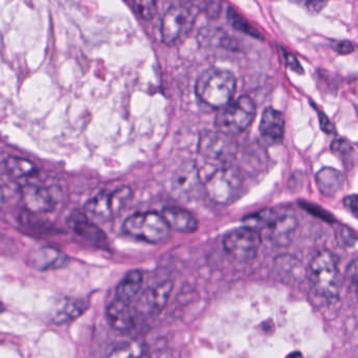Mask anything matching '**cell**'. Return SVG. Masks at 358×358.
<instances>
[{
  "mask_svg": "<svg viewBox=\"0 0 358 358\" xmlns=\"http://www.w3.org/2000/svg\"><path fill=\"white\" fill-rule=\"evenodd\" d=\"M237 82L231 71L210 67L204 71L196 81L198 98L213 109H223L235 96Z\"/></svg>",
  "mask_w": 358,
  "mask_h": 358,
  "instance_id": "cell-1",
  "label": "cell"
},
{
  "mask_svg": "<svg viewBox=\"0 0 358 358\" xmlns=\"http://www.w3.org/2000/svg\"><path fill=\"white\" fill-rule=\"evenodd\" d=\"M307 277L315 294L324 298H336L340 291L338 259L329 250L317 252L307 270Z\"/></svg>",
  "mask_w": 358,
  "mask_h": 358,
  "instance_id": "cell-2",
  "label": "cell"
},
{
  "mask_svg": "<svg viewBox=\"0 0 358 358\" xmlns=\"http://www.w3.org/2000/svg\"><path fill=\"white\" fill-rule=\"evenodd\" d=\"M132 197L134 191L128 186L102 191L86 203V216L96 222H108L121 214Z\"/></svg>",
  "mask_w": 358,
  "mask_h": 358,
  "instance_id": "cell-3",
  "label": "cell"
},
{
  "mask_svg": "<svg viewBox=\"0 0 358 358\" xmlns=\"http://www.w3.org/2000/svg\"><path fill=\"white\" fill-rule=\"evenodd\" d=\"M123 230L129 237L151 244L163 243L170 235L165 219L155 212L132 214L124 222Z\"/></svg>",
  "mask_w": 358,
  "mask_h": 358,
  "instance_id": "cell-4",
  "label": "cell"
},
{
  "mask_svg": "<svg viewBox=\"0 0 358 358\" xmlns=\"http://www.w3.org/2000/svg\"><path fill=\"white\" fill-rule=\"evenodd\" d=\"M243 187V177L235 167L215 170L204 183V191L213 202L229 205L239 197Z\"/></svg>",
  "mask_w": 358,
  "mask_h": 358,
  "instance_id": "cell-5",
  "label": "cell"
},
{
  "mask_svg": "<svg viewBox=\"0 0 358 358\" xmlns=\"http://www.w3.org/2000/svg\"><path fill=\"white\" fill-rule=\"evenodd\" d=\"M256 116V105L248 96H242L237 100L223 107L216 118V128L219 132L229 136H235L244 132L252 124Z\"/></svg>",
  "mask_w": 358,
  "mask_h": 358,
  "instance_id": "cell-6",
  "label": "cell"
},
{
  "mask_svg": "<svg viewBox=\"0 0 358 358\" xmlns=\"http://www.w3.org/2000/svg\"><path fill=\"white\" fill-rule=\"evenodd\" d=\"M261 243V233L246 226L229 231L223 239V247L227 254L240 262L254 260L260 249Z\"/></svg>",
  "mask_w": 358,
  "mask_h": 358,
  "instance_id": "cell-7",
  "label": "cell"
},
{
  "mask_svg": "<svg viewBox=\"0 0 358 358\" xmlns=\"http://www.w3.org/2000/svg\"><path fill=\"white\" fill-rule=\"evenodd\" d=\"M193 8L185 4H176L166 11L162 20V39L166 44L176 43L189 33L195 21Z\"/></svg>",
  "mask_w": 358,
  "mask_h": 358,
  "instance_id": "cell-8",
  "label": "cell"
},
{
  "mask_svg": "<svg viewBox=\"0 0 358 358\" xmlns=\"http://www.w3.org/2000/svg\"><path fill=\"white\" fill-rule=\"evenodd\" d=\"M198 149L200 155L213 161L229 162L236 157L238 153V145L233 136L224 132H202L200 136Z\"/></svg>",
  "mask_w": 358,
  "mask_h": 358,
  "instance_id": "cell-9",
  "label": "cell"
},
{
  "mask_svg": "<svg viewBox=\"0 0 358 358\" xmlns=\"http://www.w3.org/2000/svg\"><path fill=\"white\" fill-rule=\"evenodd\" d=\"M21 198L25 208L33 214L52 212L57 205V200L52 191L41 185H24L21 188Z\"/></svg>",
  "mask_w": 358,
  "mask_h": 358,
  "instance_id": "cell-10",
  "label": "cell"
},
{
  "mask_svg": "<svg viewBox=\"0 0 358 358\" xmlns=\"http://www.w3.org/2000/svg\"><path fill=\"white\" fill-rule=\"evenodd\" d=\"M173 290V283L166 281L157 284L143 294L140 301V309L142 312L150 315H157L167 306L168 301Z\"/></svg>",
  "mask_w": 358,
  "mask_h": 358,
  "instance_id": "cell-11",
  "label": "cell"
},
{
  "mask_svg": "<svg viewBox=\"0 0 358 358\" xmlns=\"http://www.w3.org/2000/svg\"><path fill=\"white\" fill-rule=\"evenodd\" d=\"M27 262L38 271L56 270L66 266L69 258L56 248L40 247L29 252Z\"/></svg>",
  "mask_w": 358,
  "mask_h": 358,
  "instance_id": "cell-12",
  "label": "cell"
},
{
  "mask_svg": "<svg viewBox=\"0 0 358 358\" xmlns=\"http://www.w3.org/2000/svg\"><path fill=\"white\" fill-rule=\"evenodd\" d=\"M162 216L165 219L170 229H173L178 233H193L197 231L199 227L197 219L191 212L176 206L164 208Z\"/></svg>",
  "mask_w": 358,
  "mask_h": 358,
  "instance_id": "cell-13",
  "label": "cell"
},
{
  "mask_svg": "<svg viewBox=\"0 0 358 358\" xmlns=\"http://www.w3.org/2000/svg\"><path fill=\"white\" fill-rule=\"evenodd\" d=\"M284 130L285 120L283 113L273 107H267L261 118V135L273 142H279L283 139Z\"/></svg>",
  "mask_w": 358,
  "mask_h": 358,
  "instance_id": "cell-14",
  "label": "cell"
},
{
  "mask_svg": "<svg viewBox=\"0 0 358 358\" xmlns=\"http://www.w3.org/2000/svg\"><path fill=\"white\" fill-rule=\"evenodd\" d=\"M109 325L120 332H127L134 326V317L127 303L115 300L109 305L106 311Z\"/></svg>",
  "mask_w": 358,
  "mask_h": 358,
  "instance_id": "cell-15",
  "label": "cell"
},
{
  "mask_svg": "<svg viewBox=\"0 0 358 358\" xmlns=\"http://www.w3.org/2000/svg\"><path fill=\"white\" fill-rule=\"evenodd\" d=\"M69 225L80 237L92 242H102L105 235L83 212H75L69 218Z\"/></svg>",
  "mask_w": 358,
  "mask_h": 358,
  "instance_id": "cell-16",
  "label": "cell"
},
{
  "mask_svg": "<svg viewBox=\"0 0 358 358\" xmlns=\"http://www.w3.org/2000/svg\"><path fill=\"white\" fill-rule=\"evenodd\" d=\"M317 187L324 195L332 197L344 186V176L334 168L326 167L320 170L315 176Z\"/></svg>",
  "mask_w": 358,
  "mask_h": 358,
  "instance_id": "cell-17",
  "label": "cell"
},
{
  "mask_svg": "<svg viewBox=\"0 0 358 358\" xmlns=\"http://www.w3.org/2000/svg\"><path fill=\"white\" fill-rule=\"evenodd\" d=\"M143 285V273L138 270H131L124 275L123 279L115 290L117 300L129 303L138 296Z\"/></svg>",
  "mask_w": 358,
  "mask_h": 358,
  "instance_id": "cell-18",
  "label": "cell"
},
{
  "mask_svg": "<svg viewBox=\"0 0 358 358\" xmlns=\"http://www.w3.org/2000/svg\"><path fill=\"white\" fill-rule=\"evenodd\" d=\"M199 183V174L194 164H187L178 170L174 177L173 191L178 195H187L193 193Z\"/></svg>",
  "mask_w": 358,
  "mask_h": 358,
  "instance_id": "cell-19",
  "label": "cell"
},
{
  "mask_svg": "<svg viewBox=\"0 0 358 358\" xmlns=\"http://www.w3.org/2000/svg\"><path fill=\"white\" fill-rule=\"evenodd\" d=\"M87 308V305L82 300L66 298L63 301L52 315V322L56 325L69 323L79 317Z\"/></svg>",
  "mask_w": 358,
  "mask_h": 358,
  "instance_id": "cell-20",
  "label": "cell"
},
{
  "mask_svg": "<svg viewBox=\"0 0 358 358\" xmlns=\"http://www.w3.org/2000/svg\"><path fill=\"white\" fill-rule=\"evenodd\" d=\"M4 167L10 176L17 179L29 178V177L35 176L39 172L33 162L24 158L15 157V156L6 158L4 161Z\"/></svg>",
  "mask_w": 358,
  "mask_h": 358,
  "instance_id": "cell-21",
  "label": "cell"
},
{
  "mask_svg": "<svg viewBox=\"0 0 358 358\" xmlns=\"http://www.w3.org/2000/svg\"><path fill=\"white\" fill-rule=\"evenodd\" d=\"M108 358H149L148 347L141 340H132L117 347Z\"/></svg>",
  "mask_w": 358,
  "mask_h": 358,
  "instance_id": "cell-22",
  "label": "cell"
},
{
  "mask_svg": "<svg viewBox=\"0 0 358 358\" xmlns=\"http://www.w3.org/2000/svg\"><path fill=\"white\" fill-rule=\"evenodd\" d=\"M227 14H229V20H231V22L233 23L236 29L243 32V33L248 34V35L254 36V37H260L258 32H257L252 25H248V21L242 18L240 15H238L237 12H235L233 8H229Z\"/></svg>",
  "mask_w": 358,
  "mask_h": 358,
  "instance_id": "cell-23",
  "label": "cell"
},
{
  "mask_svg": "<svg viewBox=\"0 0 358 358\" xmlns=\"http://www.w3.org/2000/svg\"><path fill=\"white\" fill-rule=\"evenodd\" d=\"M134 8L142 18L149 20L157 14V4L155 1H136Z\"/></svg>",
  "mask_w": 358,
  "mask_h": 358,
  "instance_id": "cell-24",
  "label": "cell"
},
{
  "mask_svg": "<svg viewBox=\"0 0 358 358\" xmlns=\"http://www.w3.org/2000/svg\"><path fill=\"white\" fill-rule=\"evenodd\" d=\"M301 205H302L307 212L313 214V216H319V218L328 221V222H332V221H334V218H332L331 214H328L327 212H325V210H324L323 208L320 207V206L308 203V202H306V203H302Z\"/></svg>",
  "mask_w": 358,
  "mask_h": 358,
  "instance_id": "cell-25",
  "label": "cell"
},
{
  "mask_svg": "<svg viewBox=\"0 0 358 358\" xmlns=\"http://www.w3.org/2000/svg\"><path fill=\"white\" fill-rule=\"evenodd\" d=\"M331 151L334 153H341V155H350L351 151H353L352 145L348 141L344 140V139H338L334 140L331 144Z\"/></svg>",
  "mask_w": 358,
  "mask_h": 358,
  "instance_id": "cell-26",
  "label": "cell"
},
{
  "mask_svg": "<svg viewBox=\"0 0 358 358\" xmlns=\"http://www.w3.org/2000/svg\"><path fill=\"white\" fill-rule=\"evenodd\" d=\"M317 113H319L320 125H321L322 130L326 134H336V126L332 123L331 120L319 109H317Z\"/></svg>",
  "mask_w": 358,
  "mask_h": 358,
  "instance_id": "cell-27",
  "label": "cell"
},
{
  "mask_svg": "<svg viewBox=\"0 0 358 358\" xmlns=\"http://www.w3.org/2000/svg\"><path fill=\"white\" fill-rule=\"evenodd\" d=\"M332 46L341 55L351 54L355 50V46H353L352 42L347 41V40H344V41H334Z\"/></svg>",
  "mask_w": 358,
  "mask_h": 358,
  "instance_id": "cell-28",
  "label": "cell"
},
{
  "mask_svg": "<svg viewBox=\"0 0 358 358\" xmlns=\"http://www.w3.org/2000/svg\"><path fill=\"white\" fill-rule=\"evenodd\" d=\"M349 280H350L351 284H352L353 288L358 294V259L353 261L348 267V271H347Z\"/></svg>",
  "mask_w": 358,
  "mask_h": 358,
  "instance_id": "cell-29",
  "label": "cell"
},
{
  "mask_svg": "<svg viewBox=\"0 0 358 358\" xmlns=\"http://www.w3.org/2000/svg\"><path fill=\"white\" fill-rule=\"evenodd\" d=\"M285 53V60L286 63H287L288 67H290V69H294V71H296V73L299 74H303V69L302 65L300 64V62H299L298 59L296 58V57L294 56V55L289 54V53L284 52Z\"/></svg>",
  "mask_w": 358,
  "mask_h": 358,
  "instance_id": "cell-30",
  "label": "cell"
},
{
  "mask_svg": "<svg viewBox=\"0 0 358 358\" xmlns=\"http://www.w3.org/2000/svg\"><path fill=\"white\" fill-rule=\"evenodd\" d=\"M345 206L358 218V195H349L344 200Z\"/></svg>",
  "mask_w": 358,
  "mask_h": 358,
  "instance_id": "cell-31",
  "label": "cell"
},
{
  "mask_svg": "<svg viewBox=\"0 0 358 358\" xmlns=\"http://www.w3.org/2000/svg\"><path fill=\"white\" fill-rule=\"evenodd\" d=\"M341 237H342V241L344 242V243L349 244V245L357 240V237L353 235L352 231L345 228V227H343V228L341 229Z\"/></svg>",
  "mask_w": 358,
  "mask_h": 358,
  "instance_id": "cell-32",
  "label": "cell"
},
{
  "mask_svg": "<svg viewBox=\"0 0 358 358\" xmlns=\"http://www.w3.org/2000/svg\"><path fill=\"white\" fill-rule=\"evenodd\" d=\"M326 2H320V1H310L307 2V8L310 11H315V13L320 12L324 6H326Z\"/></svg>",
  "mask_w": 358,
  "mask_h": 358,
  "instance_id": "cell-33",
  "label": "cell"
},
{
  "mask_svg": "<svg viewBox=\"0 0 358 358\" xmlns=\"http://www.w3.org/2000/svg\"><path fill=\"white\" fill-rule=\"evenodd\" d=\"M3 193H2L1 189H0V205H1L2 203H3Z\"/></svg>",
  "mask_w": 358,
  "mask_h": 358,
  "instance_id": "cell-34",
  "label": "cell"
},
{
  "mask_svg": "<svg viewBox=\"0 0 358 358\" xmlns=\"http://www.w3.org/2000/svg\"><path fill=\"white\" fill-rule=\"evenodd\" d=\"M6 311V307L3 306L2 303H0V313L4 312Z\"/></svg>",
  "mask_w": 358,
  "mask_h": 358,
  "instance_id": "cell-35",
  "label": "cell"
}]
</instances>
